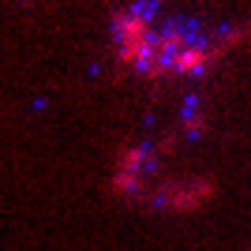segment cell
<instances>
[{
	"label": "cell",
	"instance_id": "obj_1",
	"mask_svg": "<svg viewBox=\"0 0 251 251\" xmlns=\"http://www.w3.org/2000/svg\"><path fill=\"white\" fill-rule=\"evenodd\" d=\"M173 127L180 131V139H199V135L210 131V116L206 113H188V116H180Z\"/></svg>",
	"mask_w": 251,
	"mask_h": 251
},
{
	"label": "cell",
	"instance_id": "obj_2",
	"mask_svg": "<svg viewBox=\"0 0 251 251\" xmlns=\"http://www.w3.org/2000/svg\"><path fill=\"white\" fill-rule=\"evenodd\" d=\"M176 147H180V131H176V127H169L165 135H161V139H157V143H154V150H157V154H161V157L176 154Z\"/></svg>",
	"mask_w": 251,
	"mask_h": 251
},
{
	"label": "cell",
	"instance_id": "obj_3",
	"mask_svg": "<svg viewBox=\"0 0 251 251\" xmlns=\"http://www.w3.org/2000/svg\"><path fill=\"white\" fill-rule=\"evenodd\" d=\"M127 11H131V15H139V19H154V11H157V0H135V4H131V8H127Z\"/></svg>",
	"mask_w": 251,
	"mask_h": 251
}]
</instances>
